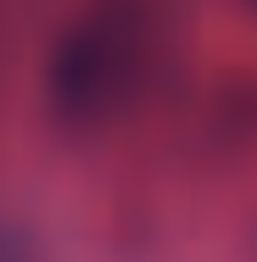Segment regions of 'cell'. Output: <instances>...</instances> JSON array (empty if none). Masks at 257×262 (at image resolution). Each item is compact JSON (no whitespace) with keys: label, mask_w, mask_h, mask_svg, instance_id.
<instances>
[{"label":"cell","mask_w":257,"mask_h":262,"mask_svg":"<svg viewBox=\"0 0 257 262\" xmlns=\"http://www.w3.org/2000/svg\"><path fill=\"white\" fill-rule=\"evenodd\" d=\"M0 262H17V251H11V246H0Z\"/></svg>","instance_id":"6da1fadb"}]
</instances>
